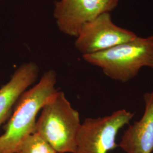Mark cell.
<instances>
[{
  "mask_svg": "<svg viewBox=\"0 0 153 153\" xmlns=\"http://www.w3.org/2000/svg\"><path fill=\"white\" fill-rule=\"evenodd\" d=\"M56 73L44 72L38 83L26 90L19 99L5 131L0 136V153H18L22 143L35 132L36 116L55 94Z\"/></svg>",
  "mask_w": 153,
  "mask_h": 153,
  "instance_id": "6da1fadb",
  "label": "cell"
},
{
  "mask_svg": "<svg viewBox=\"0 0 153 153\" xmlns=\"http://www.w3.org/2000/svg\"><path fill=\"white\" fill-rule=\"evenodd\" d=\"M82 57L88 63L100 68L109 78L129 82L142 68L153 69V36H137L131 41Z\"/></svg>",
  "mask_w": 153,
  "mask_h": 153,
  "instance_id": "7a4b0ae2",
  "label": "cell"
},
{
  "mask_svg": "<svg viewBox=\"0 0 153 153\" xmlns=\"http://www.w3.org/2000/svg\"><path fill=\"white\" fill-rule=\"evenodd\" d=\"M81 125L79 114L63 91H57L44 104L36 121L35 132L57 153H75Z\"/></svg>",
  "mask_w": 153,
  "mask_h": 153,
  "instance_id": "3957f363",
  "label": "cell"
},
{
  "mask_svg": "<svg viewBox=\"0 0 153 153\" xmlns=\"http://www.w3.org/2000/svg\"><path fill=\"white\" fill-rule=\"evenodd\" d=\"M134 114L126 109L108 116L87 118L81 123L75 153H108L119 147L116 142L121 129L128 124Z\"/></svg>",
  "mask_w": 153,
  "mask_h": 153,
  "instance_id": "277c9868",
  "label": "cell"
},
{
  "mask_svg": "<svg viewBox=\"0 0 153 153\" xmlns=\"http://www.w3.org/2000/svg\"><path fill=\"white\" fill-rule=\"evenodd\" d=\"M131 31L113 22L109 13H104L83 25L74 43L83 55L93 54L109 49L137 38Z\"/></svg>",
  "mask_w": 153,
  "mask_h": 153,
  "instance_id": "5b68a950",
  "label": "cell"
},
{
  "mask_svg": "<svg viewBox=\"0 0 153 153\" xmlns=\"http://www.w3.org/2000/svg\"><path fill=\"white\" fill-rule=\"evenodd\" d=\"M120 0H56L53 16L59 30L76 37L85 24L112 11Z\"/></svg>",
  "mask_w": 153,
  "mask_h": 153,
  "instance_id": "8992f818",
  "label": "cell"
},
{
  "mask_svg": "<svg viewBox=\"0 0 153 153\" xmlns=\"http://www.w3.org/2000/svg\"><path fill=\"white\" fill-rule=\"evenodd\" d=\"M145 110L141 118L124 132L119 147L126 153L153 152V90L143 95Z\"/></svg>",
  "mask_w": 153,
  "mask_h": 153,
  "instance_id": "52a82bcc",
  "label": "cell"
},
{
  "mask_svg": "<svg viewBox=\"0 0 153 153\" xmlns=\"http://www.w3.org/2000/svg\"><path fill=\"white\" fill-rule=\"evenodd\" d=\"M39 73V68L35 62L23 63L14 72L7 83L0 88V127L8 119L22 94L36 81Z\"/></svg>",
  "mask_w": 153,
  "mask_h": 153,
  "instance_id": "ba28073f",
  "label": "cell"
},
{
  "mask_svg": "<svg viewBox=\"0 0 153 153\" xmlns=\"http://www.w3.org/2000/svg\"><path fill=\"white\" fill-rule=\"evenodd\" d=\"M18 153H57L48 142L35 132L22 143Z\"/></svg>",
  "mask_w": 153,
  "mask_h": 153,
  "instance_id": "9c48e42d",
  "label": "cell"
}]
</instances>
